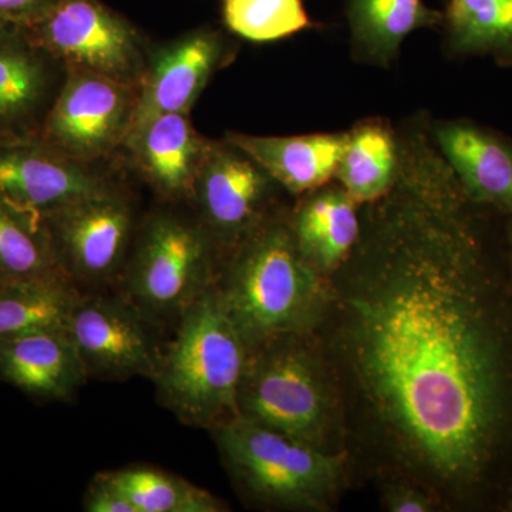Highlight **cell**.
I'll return each instance as SVG.
<instances>
[{"mask_svg": "<svg viewBox=\"0 0 512 512\" xmlns=\"http://www.w3.org/2000/svg\"><path fill=\"white\" fill-rule=\"evenodd\" d=\"M315 336L345 447L383 483L412 481L444 511L503 507L512 488V291L456 175L424 138L400 151Z\"/></svg>", "mask_w": 512, "mask_h": 512, "instance_id": "cell-1", "label": "cell"}, {"mask_svg": "<svg viewBox=\"0 0 512 512\" xmlns=\"http://www.w3.org/2000/svg\"><path fill=\"white\" fill-rule=\"evenodd\" d=\"M215 284L248 349L315 332L328 303L329 278L303 256L291 217L269 214L221 259Z\"/></svg>", "mask_w": 512, "mask_h": 512, "instance_id": "cell-2", "label": "cell"}, {"mask_svg": "<svg viewBox=\"0 0 512 512\" xmlns=\"http://www.w3.org/2000/svg\"><path fill=\"white\" fill-rule=\"evenodd\" d=\"M238 416L319 450L346 451L338 386L315 333L248 350Z\"/></svg>", "mask_w": 512, "mask_h": 512, "instance_id": "cell-3", "label": "cell"}, {"mask_svg": "<svg viewBox=\"0 0 512 512\" xmlns=\"http://www.w3.org/2000/svg\"><path fill=\"white\" fill-rule=\"evenodd\" d=\"M153 382L161 406L178 420L214 430L238 416L248 345L211 285L178 319Z\"/></svg>", "mask_w": 512, "mask_h": 512, "instance_id": "cell-4", "label": "cell"}, {"mask_svg": "<svg viewBox=\"0 0 512 512\" xmlns=\"http://www.w3.org/2000/svg\"><path fill=\"white\" fill-rule=\"evenodd\" d=\"M212 434L239 493L259 508L330 511L352 473L348 451L319 450L241 416Z\"/></svg>", "mask_w": 512, "mask_h": 512, "instance_id": "cell-5", "label": "cell"}, {"mask_svg": "<svg viewBox=\"0 0 512 512\" xmlns=\"http://www.w3.org/2000/svg\"><path fill=\"white\" fill-rule=\"evenodd\" d=\"M220 255L200 221L158 212L128 256L123 296L154 325L178 322L217 281Z\"/></svg>", "mask_w": 512, "mask_h": 512, "instance_id": "cell-6", "label": "cell"}, {"mask_svg": "<svg viewBox=\"0 0 512 512\" xmlns=\"http://www.w3.org/2000/svg\"><path fill=\"white\" fill-rule=\"evenodd\" d=\"M25 28L66 70L134 86L143 82L147 63L137 29L101 0H59L45 18Z\"/></svg>", "mask_w": 512, "mask_h": 512, "instance_id": "cell-7", "label": "cell"}, {"mask_svg": "<svg viewBox=\"0 0 512 512\" xmlns=\"http://www.w3.org/2000/svg\"><path fill=\"white\" fill-rule=\"evenodd\" d=\"M138 87L99 74L66 70L39 137L79 163L109 156L126 144Z\"/></svg>", "mask_w": 512, "mask_h": 512, "instance_id": "cell-8", "label": "cell"}, {"mask_svg": "<svg viewBox=\"0 0 512 512\" xmlns=\"http://www.w3.org/2000/svg\"><path fill=\"white\" fill-rule=\"evenodd\" d=\"M45 227L60 265L79 289L100 288L123 275L133 210L113 188L49 215Z\"/></svg>", "mask_w": 512, "mask_h": 512, "instance_id": "cell-9", "label": "cell"}, {"mask_svg": "<svg viewBox=\"0 0 512 512\" xmlns=\"http://www.w3.org/2000/svg\"><path fill=\"white\" fill-rule=\"evenodd\" d=\"M276 185L261 165L229 141L210 143L192 200L220 259L268 217Z\"/></svg>", "mask_w": 512, "mask_h": 512, "instance_id": "cell-10", "label": "cell"}, {"mask_svg": "<svg viewBox=\"0 0 512 512\" xmlns=\"http://www.w3.org/2000/svg\"><path fill=\"white\" fill-rule=\"evenodd\" d=\"M154 323L123 295H82L70 316L69 332L87 376L110 382L153 379L163 349Z\"/></svg>", "mask_w": 512, "mask_h": 512, "instance_id": "cell-11", "label": "cell"}, {"mask_svg": "<svg viewBox=\"0 0 512 512\" xmlns=\"http://www.w3.org/2000/svg\"><path fill=\"white\" fill-rule=\"evenodd\" d=\"M110 188L89 164L67 157L39 136L0 141V204L39 224Z\"/></svg>", "mask_w": 512, "mask_h": 512, "instance_id": "cell-12", "label": "cell"}, {"mask_svg": "<svg viewBox=\"0 0 512 512\" xmlns=\"http://www.w3.org/2000/svg\"><path fill=\"white\" fill-rule=\"evenodd\" d=\"M228 59L227 40L211 29L195 30L161 47L147 63L138 87L128 136L163 114H190L212 74Z\"/></svg>", "mask_w": 512, "mask_h": 512, "instance_id": "cell-13", "label": "cell"}, {"mask_svg": "<svg viewBox=\"0 0 512 512\" xmlns=\"http://www.w3.org/2000/svg\"><path fill=\"white\" fill-rule=\"evenodd\" d=\"M64 77L25 26L0 22V141L39 136Z\"/></svg>", "mask_w": 512, "mask_h": 512, "instance_id": "cell-14", "label": "cell"}, {"mask_svg": "<svg viewBox=\"0 0 512 512\" xmlns=\"http://www.w3.org/2000/svg\"><path fill=\"white\" fill-rule=\"evenodd\" d=\"M437 148L474 205L512 217V143L467 121L441 123Z\"/></svg>", "mask_w": 512, "mask_h": 512, "instance_id": "cell-15", "label": "cell"}, {"mask_svg": "<svg viewBox=\"0 0 512 512\" xmlns=\"http://www.w3.org/2000/svg\"><path fill=\"white\" fill-rule=\"evenodd\" d=\"M0 380L43 400L72 399L89 380L67 329L0 339Z\"/></svg>", "mask_w": 512, "mask_h": 512, "instance_id": "cell-16", "label": "cell"}, {"mask_svg": "<svg viewBox=\"0 0 512 512\" xmlns=\"http://www.w3.org/2000/svg\"><path fill=\"white\" fill-rule=\"evenodd\" d=\"M211 141L197 133L188 113H170L148 121L128 136L140 173L168 200H192L198 171Z\"/></svg>", "mask_w": 512, "mask_h": 512, "instance_id": "cell-17", "label": "cell"}, {"mask_svg": "<svg viewBox=\"0 0 512 512\" xmlns=\"http://www.w3.org/2000/svg\"><path fill=\"white\" fill-rule=\"evenodd\" d=\"M227 141L261 165L286 191L305 195L335 177L348 134L259 137L231 133Z\"/></svg>", "mask_w": 512, "mask_h": 512, "instance_id": "cell-18", "label": "cell"}, {"mask_svg": "<svg viewBox=\"0 0 512 512\" xmlns=\"http://www.w3.org/2000/svg\"><path fill=\"white\" fill-rule=\"evenodd\" d=\"M359 204L342 187L309 192L291 215L299 248L309 264L330 278L348 261L362 231Z\"/></svg>", "mask_w": 512, "mask_h": 512, "instance_id": "cell-19", "label": "cell"}, {"mask_svg": "<svg viewBox=\"0 0 512 512\" xmlns=\"http://www.w3.org/2000/svg\"><path fill=\"white\" fill-rule=\"evenodd\" d=\"M348 18L356 52L387 66L410 33L440 25L443 13L423 0H349Z\"/></svg>", "mask_w": 512, "mask_h": 512, "instance_id": "cell-20", "label": "cell"}, {"mask_svg": "<svg viewBox=\"0 0 512 512\" xmlns=\"http://www.w3.org/2000/svg\"><path fill=\"white\" fill-rule=\"evenodd\" d=\"M82 295L66 275L0 285V339L67 329Z\"/></svg>", "mask_w": 512, "mask_h": 512, "instance_id": "cell-21", "label": "cell"}, {"mask_svg": "<svg viewBox=\"0 0 512 512\" xmlns=\"http://www.w3.org/2000/svg\"><path fill=\"white\" fill-rule=\"evenodd\" d=\"M399 161L392 133L379 124H363L348 134L335 177L357 204H372L392 190Z\"/></svg>", "mask_w": 512, "mask_h": 512, "instance_id": "cell-22", "label": "cell"}, {"mask_svg": "<svg viewBox=\"0 0 512 512\" xmlns=\"http://www.w3.org/2000/svg\"><path fill=\"white\" fill-rule=\"evenodd\" d=\"M443 22L454 52L512 63V0H448Z\"/></svg>", "mask_w": 512, "mask_h": 512, "instance_id": "cell-23", "label": "cell"}, {"mask_svg": "<svg viewBox=\"0 0 512 512\" xmlns=\"http://www.w3.org/2000/svg\"><path fill=\"white\" fill-rule=\"evenodd\" d=\"M136 512H224L227 505L184 478L150 466L107 471Z\"/></svg>", "mask_w": 512, "mask_h": 512, "instance_id": "cell-24", "label": "cell"}, {"mask_svg": "<svg viewBox=\"0 0 512 512\" xmlns=\"http://www.w3.org/2000/svg\"><path fill=\"white\" fill-rule=\"evenodd\" d=\"M56 275L69 276L45 224L0 204V285Z\"/></svg>", "mask_w": 512, "mask_h": 512, "instance_id": "cell-25", "label": "cell"}, {"mask_svg": "<svg viewBox=\"0 0 512 512\" xmlns=\"http://www.w3.org/2000/svg\"><path fill=\"white\" fill-rule=\"evenodd\" d=\"M225 25L235 35L265 43L313 26L302 0H222Z\"/></svg>", "mask_w": 512, "mask_h": 512, "instance_id": "cell-26", "label": "cell"}, {"mask_svg": "<svg viewBox=\"0 0 512 512\" xmlns=\"http://www.w3.org/2000/svg\"><path fill=\"white\" fill-rule=\"evenodd\" d=\"M382 484V505L390 512L443 511L437 498L421 485L407 480H387Z\"/></svg>", "mask_w": 512, "mask_h": 512, "instance_id": "cell-27", "label": "cell"}, {"mask_svg": "<svg viewBox=\"0 0 512 512\" xmlns=\"http://www.w3.org/2000/svg\"><path fill=\"white\" fill-rule=\"evenodd\" d=\"M83 507L89 512H136L107 471L93 478L84 495Z\"/></svg>", "mask_w": 512, "mask_h": 512, "instance_id": "cell-28", "label": "cell"}, {"mask_svg": "<svg viewBox=\"0 0 512 512\" xmlns=\"http://www.w3.org/2000/svg\"><path fill=\"white\" fill-rule=\"evenodd\" d=\"M59 0H0V22L30 26L45 18Z\"/></svg>", "mask_w": 512, "mask_h": 512, "instance_id": "cell-29", "label": "cell"}, {"mask_svg": "<svg viewBox=\"0 0 512 512\" xmlns=\"http://www.w3.org/2000/svg\"><path fill=\"white\" fill-rule=\"evenodd\" d=\"M508 282L512 291V217L507 225Z\"/></svg>", "mask_w": 512, "mask_h": 512, "instance_id": "cell-30", "label": "cell"}, {"mask_svg": "<svg viewBox=\"0 0 512 512\" xmlns=\"http://www.w3.org/2000/svg\"><path fill=\"white\" fill-rule=\"evenodd\" d=\"M503 510L512 512V488L508 491L507 497H505Z\"/></svg>", "mask_w": 512, "mask_h": 512, "instance_id": "cell-31", "label": "cell"}]
</instances>
